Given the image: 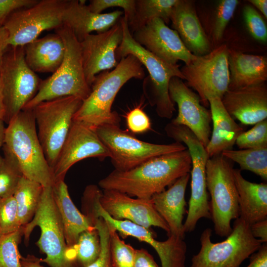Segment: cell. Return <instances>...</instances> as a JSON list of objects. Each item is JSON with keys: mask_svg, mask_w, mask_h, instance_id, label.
<instances>
[{"mask_svg": "<svg viewBox=\"0 0 267 267\" xmlns=\"http://www.w3.org/2000/svg\"><path fill=\"white\" fill-rule=\"evenodd\" d=\"M187 149L152 158L127 171L114 170L98 182L103 190H115L138 198L150 199L181 177L190 173Z\"/></svg>", "mask_w": 267, "mask_h": 267, "instance_id": "cell-1", "label": "cell"}, {"mask_svg": "<svg viewBox=\"0 0 267 267\" xmlns=\"http://www.w3.org/2000/svg\"><path fill=\"white\" fill-rule=\"evenodd\" d=\"M144 78L143 65L136 57L130 54L122 58L112 70L95 76L90 92L75 114L73 121L94 129L104 125H119L120 116L111 110L117 94L131 79Z\"/></svg>", "mask_w": 267, "mask_h": 267, "instance_id": "cell-2", "label": "cell"}, {"mask_svg": "<svg viewBox=\"0 0 267 267\" xmlns=\"http://www.w3.org/2000/svg\"><path fill=\"white\" fill-rule=\"evenodd\" d=\"M2 148L4 157L15 165L23 176L44 187L52 186V171L38 136L32 110H22L7 124Z\"/></svg>", "mask_w": 267, "mask_h": 267, "instance_id": "cell-3", "label": "cell"}, {"mask_svg": "<svg viewBox=\"0 0 267 267\" xmlns=\"http://www.w3.org/2000/svg\"><path fill=\"white\" fill-rule=\"evenodd\" d=\"M123 39L116 51L117 61L128 55L136 57L147 69L149 76L144 78L143 84L144 94L152 106L155 107L161 118L171 119L176 111L175 104L169 95V87L171 79L178 77L184 80L178 64H170L149 52L133 38L129 30L127 19L121 18Z\"/></svg>", "mask_w": 267, "mask_h": 267, "instance_id": "cell-4", "label": "cell"}, {"mask_svg": "<svg viewBox=\"0 0 267 267\" xmlns=\"http://www.w3.org/2000/svg\"><path fill=\"white\" fill-rule=\"evenodd\" d=\"M55 32L64 44L63 61L51 76L41 81L36 94L23 109L31 110L42 102L68 96L83 101L90 92L91 88L85 75L80 42L65 24L56 29Z\"/></svg>", "mask_w": 267, "mask_h": 267, "instance_id": "cell-5", "label": "cell"}, {"mask_svg": "<svg viewBox=\"0 0 267 267\" xmlns=\"http://www.w3.org/2000/svg\"><path fill=\"white\" fill-rule=\"evenodd\" d=\"M39 226L41 236L36 243L46 255L41 262L50 267H79L73 247L66 244L61 219L55 202L52 186L44 187L35 214L32 220L23 226L25 244L29 242L33 229Z\"/></svg>", "mask_w": 267, "mask_h": 267, "instance_id": "cell-6", "label": "cell"}, {"mask_svg": "<svg viewBox=\"0 0 267 267\" xmlns=\"http://www.w3.org/2000/svg\"><path fill=\"white\" fill-rule=\"evenodd\" d=\"M231 162L221 154L210 158L206 170L211 219L215 233L227 237L232 231L231 222L239 217L238 196Z\"/></svg>", "mask_w": 267, "mask_h": 267, "instance_id": "cell-7", "label": "cell"}, {"mask_svg": "<svg viewBox=\"0 0 267 267\" xmlns=\"http://www.w3.org/2000/svg\"><path fill=\"white\" fill-rule=\"evenodd\" d=\"M212 233L209 228L202 232L200 251L192 257L190 267H240L263 244L252 235L249 225L239 218L235 220L231 233L224 241L213 243Z\"/></svg>", "mask_w": 267, "mask_h": 267, "instance_id": "cell-8", "label": "cell"}, {"mask_svg": "<svg viewBox=\"0 0 267 267\" xmlns=\"http://www.w3.org/2000/svg\"><path fill=\"white\" fill-rule=\"evenodd\" d=\"M165 131L169 137L186 147L191 157V194L187 217L183 223L185 233L190 232L195 229L200 219H211L206 178V165L210 158L205 147L185 126L170 122L165 127Z\"/></svg>", "mask_w": 267, "mask_h": 267, "instance_id": "cell-9", "label": "cell"}, {"mask_svg": "<svg viewBox=\"0 0 267 267\" xmlns=\"http://www.w3.org/2000/svg\"><path fill=\"white\" fill-rule=\"evenodd\" d=\"M83 100L68 96L41 102L32 109L38 136L52 171Z\"/></svg>", "mask_w": 267, "mask_h": 267, "instance_id": "cell-10", "label": "cell"}, {"mask_svg": "<svg viewBox=\"0 0 267 267\" xmlns=\"http://www.w3.org/2000/svg\"><path fill=\"white\" fill-rule=\"evenodd\" d=\"M2 94L8 124L34 97L42 80L27 65L24 46H9L0 64Z\"/></svg>", "mask_w": 267, "mask_h": 267, "instance_id": "cell-11", "label": "cell"}, {"mask_svg": "<svg viewBox=\"0 0 267 267\" xmlns=\"http://www.w3.org/2000/svg\"><path fill=\"white\" fill-rule=\"evenodd\" d=\"M95 131L109 152L115 170L119 171H128L152 158L187 148L177 141L159 144L139 140L119 125H104L96 128Z\"/></svg>", "mask_w": 267, "mask_h": 267, "instance_id": "cell-12", "label": "cell"}, {"mask_svg": "<svg viewBox=\"0 0 267 267\" xmlns=\"http://www.w3.org/2000/svg\"><path fill=\"white\" fill-rule=\"evenodd\" d=\"M68 0H40L35 5L11 13L2 27L11 46H24L38 38L44 31L64 24L63 14Z\"/></svg>", "mask_w": 267, "mask_h": 267, "instance_id": "cell-13", "label": "cell"}, {"mask_svg": "<svg viewBox=\"0 0 267 267\" xmlns=\"http://www.w3.org/2000/svg\"><path fill=\"white\" fill-rule=\"evenodd\" d=\"M229 49L221 45L209 53L196 56L180 69L187 86L194 89L204 106L212 96L222 99L228 90L230 73L228 66Z\"/></svg>", "mask_w": 267, "mask_h": 267, "instance_id": "cell-14", "label": "cell"}, {"mask_svg": "<svg viewBox=\"0 0 267 267\" xmlns=\"http://www.w3.org/2000/svg\"><path fill=\"white\" fill-rule=\"evenodd\" d=\"M90 213L93 219L105 220L124 237L132 236L150 244L158 254L162 267H185L187 245L184 239L170 235L165 241H158L149 229L127 220L112 218L101 206L98 197L91 201Z\"/></svg>", "mask_w": 267, "mask_h": 267, "instance_id": "cell-15", "label": "cell"}, {"mask_svg": "<svg viewBox=\"0 0 267 267\" xmlns=\"http://www.w3.org/2000/svg\"><path fill=\"white\" fill-rule=\"evenodd\" d=\"M107 157H110L109 152L98 137L95 129L73 121L52 169L54 183L64 180L69 169L81 160L97 158L102 161Z\"/></svg>", "mask_w": 267, "mask_h": 267, "instance_id": "cell-16", "label": "cell"}, {"mask_svg": "<svg viewBox=\"0 0 267 267\" xmlns=\"http://www.w3.org/2000/svg\"><path fill=\"white\" fill-rule=\"evenodd\" d=\"M120 19L109 30L90 34L80 42L85 75L90 88L97 75L113 69L118 64L116 51L123 39Z\"/></svg>", "mask_w": 267, "mask_h": 267, "instance_id": "cell-17", "label": "cell"}, {"mask_svg": "<svg viewBox=\"0 0 267 267\" xmlns=\"http://www.w3.org/2000/svg\"><path fill=\"white\" fill-rule=\"evenodd\" d=\"M171 99L176 103L178 114L171 123L189 129L206 147L211 134L210 111L202 104L198 95L178 77H173L169 87Z\"/></svg>", "mask_w": 267, "mask_h": 267, "instance_id": "cell-18", "label": "cell"}, {"mask_svg": "<svg viewBox=\"0 0 267 267\" xmlns=\"http://www.w3.org/2000/svg\"><path fill=\"white\" fill-rule=\"evenodd\" d=\"M134 39L152 54L172 65L179 60L185 65L196 56L185 46L177 32L160 18H155L132 34Z\"/></svg>", "mask_w": 267, "mask_h": 267, "instance_id": "cell-19", "label": "cell"}, {"mask_svg": "<svg viewBox=\"0 0 267 267\" xmlns=\"http://www.w3.org/2000/svg\"><path fill=\"white\" fill-rule=\"evenodd\" d=\"M99 203L114 219H125L147 229L158 227L169 233L167 223L155 210L151 198H134L119 191L103 190Z\"/></svg>", "mask_w": 267, "mask_h": 267, "instance_id": "cell-20", "label": "cell"}, {"mask_svg": "<svg viewBox=\"0 0 267 267\" xmlns=\"http://www.w3.org/2000/svg\"><path fill=\"white\" fill-rule=\"evenodd\" d=\"M228 113L245 125H253L267 118V88L265 83L233 90L222 98Z\"/></svg>", "mask_w": 267, "mask_h": 267, "instance_id": "cell-21", "label": "cell"}, {"mask_svg": "<svg viewBox=\"0 0 267 267\" xmlns=\"http://www.w3.org/2000/svg\"><path fill=\"white\" fill-rule=\"evenodd\" d=\"M170 21L186 48L195 56H202L211 51L210 42L197 15L194 2L178 0Z\"/></svg>", "mask_w": 267, "mask_h": 267, "instance_id": "cell-22", "label": "cell"}, {"mask_svg": "<svg viewBox=\"0 0 267 267\" xmlns=\"http://www.w3.org/2000/svg\"><path fill=\"white\" fill-rule=\"evenodd\" d=\"M85 0H68L63 14L64 24L72 31L79 42L92 32H104L116 24L124 12L95 13L89 10Z\"/></svg>", "mask_w": 267, "mask_h": 267, "instance_id": "cell-23", "label": "cell"}, {"mask_svg": "<svg viewBox=\"0 0 267 267\" xmlns=\"http://www.w3.org/2000/svg\"><path fill=\"white\" fill-rule=\"evenodd\" d=\"M190 173L176 180L167 190L154 194L151 198L154 207L167 223L168 235L184 239L183 219L186 205L185 194Z\"/></svg>", "mask_w": 267, "mask_h": 267, "instance_id": "cell-24", "label": "cell"}, {"mask_svg": "<svg viewBox=\"0 0 267 267\" xmlns=\"http://www.w3.org/2000/svg\"><path fill=\"white\" fill-rule=\"evenodd\" d=\"M208 101L210 107L213 130L205 149L211 158L221 154L225 150L232 149L237 138L244 130L228 113L221 98L210 96Z\"/></svg>", "mask_w": 267, "mask_h": 267, "instance_id": "cell-25", "label": "cell"}, {"mask_svg": "<svg viewBox=\"0 0 267 267\" xmlns=\"http://www.w3.org/2000/svg\"><path fill=\"white\" fill-rule=\"evenodd\" d=\"M238 196L239 218L249 226L267 219V184L249 181L244 178L241 170L233 169Z\"/></svg>", "mask_w": 267, "mask_h": 267, "instance_id": "cell-26", "label": "cell"}, {"mask_svg": "<svg viewBox=\"0 0 267 267\" xmlns=\"http://www.w3.org/2000/svg\"><path fill=\"white\" fill-rule=\"evenodd\" d=\"M25 60L35 73H54L62 63L65 46L57 33L38 38L24 46Z\"/></svg>", "mask_w": 267, "mask_h": 267, "instance_id": "cell-27", "label": "cell"}, {"mask_svg": "<svg viewBox=\"0 0 267 267\" xmlns=\"http://www.w3.org/2000/svg\"><path fill=\"white\" fill-rule=\"evenodd\" d=\"M52 190L61 219L66 244L72 248L76 244L82 232L95 227L75 206L64 180L55 182Z\"/></svg>", "mask_w": 267, "mask_h": 267, "instance_id": "cell-28", "label": "cell"}, {"mask_svg": "<svg viewBox=\"0 0 267 267\" xmlns=\"http://www.w3.org/2000/svg\"><path fill=\"white\" fill-rule=\"evenodd\" d=\"M228 66L229 90L264 84L267 80V59L265 56L229 50Z\"/></svg>", "mask_w": 267, "mask_h": 267, "instance_id": "cell-29", "label": "cell"}, {"mask_svg": "<svg viewBox=\"0 0 267 267\" xmlns=\"http://www.w3.org/2000/svg\"><path fill=\"white\" fill-rule=\"evenodd\" d=\"M44 187L38 182L24 176L20 179L13 194L20 226H24L33 218L40 202Z\"/></svg>", "mask_w": 267, "mask_h": 267, "instance_id": "cell-30", "label": "cell"}, {"mask_svg": "<svg viewBox=\"0 0 267 267\" xmlns=\"http://www.w3.org/2000/svg\"><path fill=\"white\" fill-rule=\"evenodd\" d=\"M178 0H135L134 15L128 22L131 34L155 18H160L168 24L170 21L173 8Z\"/></svg>", "mask_w": 267, "mask_h": 267, "instance_id": "cell-31", "label": "cell"}, {"mask_svg": "<svg viewBox=\"0 0 267 267\" xmlns=\"http://www.w3.org/2000/svg\"><path fill=\"white\" fill-rule=\"evenodd\" d=\"M221 154L230 161L237 163L240 170L251 171L267 179V147L240 150L229 149Z\"/></svg>", "mask_w": 267, "mask_h": 267, "instance_id": "cell-32", "label": "cell"}, {"mask_svg": "<svg viewBox=\"0 0 267 267\" xmlns=\"http://www.w3.org/2000/svg\"><path fill=\"white\" fill-rule=\"evenodd\" d=\"M73 247L77 263L81 267H87L94 263L101 252L100 237L96 228L82 232Z\"/></svg>", "mask_w": 267, "mask_h": 267, "instance_id": "cell-33", "label": "cell"}, {"mask_svg": "<svg viewBox=\"0 0 267 267\" xmlns=\"http://www.w3.org/2000/svg\"><path fill=\"white\" fill-rule=\"evenodd\" d=\"M23 235V226L19 230L0 236V267H23L18 244Z\"/></svg>", "mask_w": 267, "mask_h": 267, "instance_id": "cell-34", "label": "cell"}, {"mask_svg": "<svg viewBox=\"0 0 267 267\" xmlns=\"http://www.w3.org/2000/svg\"><path fill=\"white\" fill-rule=\"evenodd\" d=\"M107 223L109 230L110 253L113 267H134L135 249L130 244L122 240L117 231Z\"/></svg>", "mask_w": 267, "mask_h": 267, "instance_id": "cell-35", "label": "cell"}, {"mask_svg": "<svg viewBox=\"0 0 267 267\" xmlns=\"http://www.w3.org/2000/svg\"><path fill=\"white\" fill-rule=\"evenodd\" d=\"M16 200L13 196L0 198V232L12 233L20 229Z\"/></svg>", "mask_w": 267, "mask_h": 267, "instance_id": "cell-36", "label": "cell"}, {"mask_svg": "<svg viewBox=\"0 0 267 267\" xmlns=\"http://www.w3.org/2000/svg\"><path fill=\"white\" fill-rule=\"evenodd\" d=\"M235 144L240 149L267 147V120L258 122L252 129L241 133Z\"/></svg>", "mask_w": 267, "mask_h": 267, "instance_id": "cell-37", "label": "cell"}, {"mask_svg": "<svg viewBox=\"0 0 267 267\" xmlns=\"http://www.w3.org/2000/svg\"><path fill=\"white\" fill-rule=\"evenodd\" d=\"M23 176L15 165L3 157L0 165V198L13 195Z\"/></svg>", "mask_w": 267, "mask_h": 267, "instance_id": "cell-38", "label": "cell"}, {"mask_svg": "<svg viewBox=\"0 0 267 267\" xmlns=\"http://www.w3.org/2000/svg\"><path fill=\"white\" fill-rule=\"evenodd\" d=\"M239 3L237 0H222L217 5L213 28V36L216 41L221 40L225 28L232 18Z\"/></svg>", "mask_w": 267, "mask_h": 267, "instance_id": "cell-39", "label": "cell"}, {"mask_svg": "<svg viewBox=\"0 0 267 267\" xmlns=\"http://www.w3.org/2000/svg\"><path fill=\"white\" fill-rule=\"evenodd\" d=\"M243 16L246 27L251 36L260 42L266 43L267 24L260 13L251 5H246L243 8Z\"/></svg>", "mask_w": 267, "mask_h": 267, "instance_id": "cell-40", "label": "cell"}, {"mask_svg": "<svg viewBox=\"0 0 267 267\" xmlns=\"http://www.w3.org/2000/svg\"><path fill=\"white\" fill-rule=\"evenodd\" d=\"M93 223L100 237L101 252L98 259L87 267H113L110 253L108 224L102 218L95 219Z\"/></svg>", "mask_w": 267, "mask_h": 267, "instance_id": "cell-41", "label": "cell"}, {"mask_svg": "<svg viewBox=\"0 0 267 267\" xmlns=\"http://www.w3.org/2000/svg\"><path fill=\"white\" fill-rule=\"evenodd\" d=\"M89 10L95 13L101 12L109 7H118L124 10V16L129 22L135 10V0H91L88 5Z\"/></svg>", "mask_w": 267, "mask_h": 267, "instance_id": "cell-42", "label": "cell"}, {"mask_svg": "<svg viewBox=\"0 0 267 267\" xmlns=\"http://www.w3.org/2000/svg\"><path fill=\"white\" fill-rule=\"evenodd\" d=\"M127 126L134 134H142L151 129L150 120L140 105L130 110L126 115Z\"/></svg>", "mask_w": 267, "mask_h": 267, "instance_id": "cell-43", "label": "cell"}, {"mask_svg": "<svg viewBox=\"0 0 267 267\" xmlns=\"http://www.w3.org/2000/svg\"><path fill=\"white\" fill-rule=\"evenodd\" d=\"M38 0H0V27L6 19L13 12L19 9L30 7Z\"/></svg>", "mask_w": 267, "mask_h": 267, "instance_id": "cell-44", "label": "cell"}, {"mask_svg": "<svg viewBox=\"0 0 267 267\" xmlns=\"http://www.w3.org/2000/svg\"><path fill=\"white\" fill-rule=\"evenodd\" d=\"M134 267H159L153 257L143 248L135 249Z\"/></svg>", "mask_w": 267, "mask_h": 267, "instance_id": "cell-45", "label": "cell"}, {"mask_svg": "<svg viewBox=\"0 0 267 267\" xmlns=\"http://www.w3.org/2000/svg\"><path fill=\"white\" fill-rule=\"evenodd\" d=\"M247 267H267V244L263 243L256 252L250 256Z\"/></svg>", "mask_w": 267, "mask_h": 267, "instance_id": "cell-46", "label": "cell"}, {"mask_svg": "<svg viewBox=\"0 0 267 267\" xmlns=\"http://www.w3.org/2000/svg\"><path fill=\"white\" fill-rule=\"evenodd\" d=\"M252 235L262 243L267 242V219L256 222L250 226Z\"/></svg>", "mask_w": 267, "mask_h": 267, "instance_id": "cell-47", "label": "cell"}, {"mask_svg": "<svg viewBox=\"0 0 267 267\" xmlns=\"http://www.w3.org/2000/svg\"><path fill=\"white\" fill-rule=\"evenodd\" d=\"M21 263L23 267H43L41 264V259L32 255H28L25 257L22 256Z\"/></svg>", "mask_w": 267, "mask_h": 267, "instance_id": "cell-48", "label": "cell"}, {"mask_svg": "<svg viewBox=\"0 0 267 267\" xmlns=\"http://www.w3.org/2000/svg\"><path fill=\"white\" fill-rule=\"evenodd\" d=\"M9 46L8 44V34L3 27H0V64L2 56Z\"/></svg>", "mask_w": 267, "mask_h": 267, "instance_id": "cell-49", "label": "cell"}, {"mask_svg": "<svg viewBox=\"0 0 267 267\" xmlns=\"http://www.w3.org/2000/svg\"><path fill=\"white\" fill-rule=\"evenodd\" d=\"M248 1L255 6L263 15L264 18H267V0H249Z\"/></svg>", "mask_w": 267, "mask_h": 267, "instance_id": "cell-50", "label": "cell"}, {"mask_svg": "<svg viewBox=\"0 0 267 267\" xmlns=\"http://www.w3.org/2000/svg\"><path fill=\"white\" fill-rule=\"evenodd\" d=\"M3 121L0 120V150L2 147L3 144L5 127ZM3 160V157L0 155V165Z\"/></svg>", "mask_w": 267, "mask_h": 267, "instance_id": "cell-51", "label": "cell"}, {"mask_svg": "<svg viewBox=\"0 0 267 267\" xmlns=\"http://www.w3.org/2000/svg\"><path fill=\"white\" fill-rule=\"evenodd\" d=\"M6 111L1 91H0V120L4 122L5 119Z\"/></svg>", "mask_w": 267, "mask_h": 267, "instance_id": "cell-52", "label": "cell"}, {"mask_svg": "<svg viewBox=\"0 0 267 267\" xmlns=\"http://www.w3.org/2000/svg\"><path fill=\"white\" fill-rule=\"evenodd\" d=\"M2 90V83H1V80L0 78V91H1Z\"/></svg>", "mask_w": 267, "mask_h": 267, "instance_id": "cell-53", "label": "cell"}, {"mask_svg": "<svg viewBox=\"0 0 267 267\" xmlns=\"http://www.w3.org/2000/svg\"><path fill=\"white\" fill-rule=\"evenodd\" d=\"M1 235H2V234H1L0 233V236Z\"/></svg>", "mask_w": 267, "mask_h": 267, "instance_id": "cell-54", "label": "cell"}]
</instances>
